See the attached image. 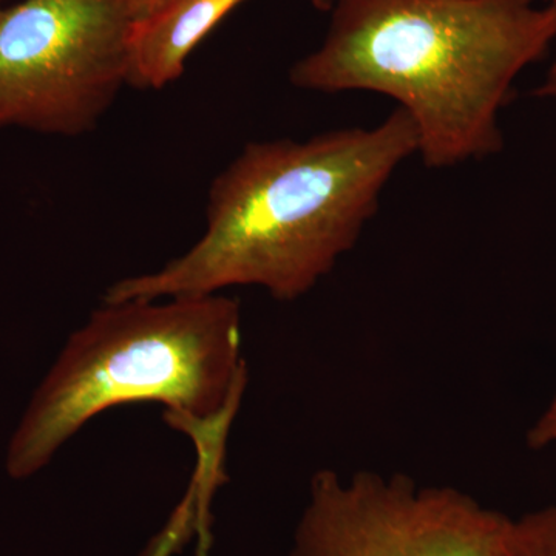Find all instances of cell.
I'll list each match as a JSON object with an SVG mask.
<instances>
[{
  "label": "cell",
  "mask_w": 556,
  "mask_h": 556,
  "mask_svg": "<svg viewBox=\"0 0 556 556\" xmlns=\"http://www.w3.org/2000/svg\"><path fill=\"white\" fill-rule=\"evenodd\" d=\"M415 153L416 126L401 108L371 129L249 142L212 181L200 240L159 270L110 285L102 302L233 287L303 298L356 247L387 182Z\"/></svg>",
  "instance_id": "obj_1"
},
{
  "label": "cell",
  "mask_w": 556,
  "mask_h": 556,
  "mask_svg": "<svg viewBox=\"0 0 556 556\" xmlns=\"http://www.w3.org/2000/svg\"><path fill=\"white\" fill-rule=\"evenodd\" d=\"M325 39L292 86L372 91L397 101L430 169L495 155L500 112L522 72L556 40L540 0H334Z\"/></svg>",
  "instance_id": "obj_2"
},
{
  "label": "cell",
  "mask_w": 556,
  "mask_h": 556,
  "mask_svg": "<svg viewBox=\"0 0 556 556\" xmlns=\"http://www.w3.org/2000/svg\"><path fill=\"white\" fill-rule=\"evenodd\" d=\"M248 386L241 308L228 295L104 302L70 336L7 453L10 477L42 470L93 417L156 402L190 420L232 419Z\"/></svg>",
  "instance_id": "obj_3"
},
{
  "label": "cell",
  "mask_w": 556,
  "mask_h": 556,
  "mask_svg": "<svg viewBox=\"0 0 556 556\" xmlns=\"http://www.w3.org/2000/svg\"><path fill=\"white\" fill-rule=\"evenodd\" d=\"M130 0H21L0 13V129L80 137L129 86Z\"/></svg>",
  "instance_id": "obj_4"
},
{
  "label": "cell",
  "mask_w": 556,
  "mask_h": 556,
  "mask_svg": "<svg viewBox=\"0 0 556 556\" xmlns=\"http://www.w3.org/2000/svg\"><path fill=\"white\" fill-rule=\"evenodd\" d=\"M511 518L407 475L318 470L289 556H500Z\"/></svg>",
  "instance_id": "obj_5"
},
{
  "label": "cell",
  "mask_w": 556,
  "mask_h": 556,
  "mask_svg": "<svg viewBox=\"0 0 556 556\" xmlns=\"http://www.w3.org/2000/svg\"><path fill=\"white\" fill-rule=\"evenodd\" d=\"M247 0H152L135 16L129 86L160 90L182 75L201 40Z\"/></svg>",
  "instance_id": "obj_6"
},
{
  "label": "cell",
  "mask_w": 556,
  "mask_h": 556,
  "mask_svg": "<svg viewBox=\"0 0 556 556\" xmlns=\"http://www.w3.org/2000/svg\"><path fill=\"white\" fill-rule=\"evenodd\" d=\"M500 556H556V506L511 519Z\"/></svg>",
  "instance_id": "obj_7"
},
{
  "label": "cell",
  "mask_w": 556,
  "mask_h": 556,
  "mask_svg": "<svg viewBox=\"0 0 556 556\" xmlns=\"http://www.w3.org/2000/svg\"><path fill=\"white\" fill-rule=\"evenodd\" d=\"M556 444V394L551 404L538 417L527 433V445L532 450H543Z\"/></svg>",
  "instance_id": "obj_8"
},
{
  "label": "cell",
  "mask_w": 556,
  "mask_h": 556,
  "mask_svg": "<svg viewBox=\"0 0 556 556\" xmlns=\"http://www.w3.org/2000/svg\"><path fill=\"white\" fill-rule=\"evenodd\" d=\"M190 515L188 508L185 511H179L177 518H175L174 525L169 526L166 533H163L159 538L155 544L150 547L148 556H169L170 552L178 546L179 541L182 540V535L188 532Z\"/></svg>",
  "instance_id": "obj_9"
},
{
  "label": "cell",
  "mask_w": 556,
  "mask_h": 556,
  "mask_svg": "<svg viewBox=\"0 0 556 556\" xmlns=\"http://www.w3.org/2000/svg\"><path fill=\"white\" fill-rule=\"evenodd\" d=\"M535 97L552 98V100H556V62L551 65L546 78H544L543 83L538 86Z\"/></svg>",
  "instance_id": "obj_10"
},
{
  "label": "cell",
  "mask_w": 556,
  "mask_h": 556,
  "mask_svg": "<svg viewBox=\"0 0 556 556\" xmlns=\"http://www.w3.org/2000/svg\"><path fill=\"white\" fill-rule=\"evenodd\" d=\"M131 7H134L135 16H138L141 11H144L150 5L152 0H130Z\"/></svg>",
  "instance_id": "obj_11"
},
{
  "label": "cell",
  "mask_w": 556,
  "mask_h": 556,
  "mask_svg": "<svg viewBox=\"0 0 556 556\" xmlns=\"http://www.w3.org/2000/svg\"><path fill=\"white\" fill-rule=\"evenodd\" d=\"M313 3L317 10L329 11V10H331V7H332V3H334V0H313Z\"/></svg>",
  "instance_id": "obj_12"
},
{
  "label": "cell",
  "mask_w": 556,
  "mask_h": 556,
  "mask_svg": "<svg viewBox=\"0 0 556 556\" xmlns=\"http://www.w3.org/2000/svg\"><path fill=\"white\" fill-rule=\"evenodd\" d=\"M544 5L552 7L556 11V0H540Z\"/></svg>",
  "instance_id": "obj_13"
},
{
  "label": "cell",
  "mask_w": 556,
  "mask_h": 556,
  "mask_svg": "<svg viewBox=\"0 0 556 556\" xmlns=\"http://www.w3.org/2000/svg\"><path fill=\"white\" fill-rule=\"evenodd\" d=\"M3 3H5V0H0V13H2V10L5 9V7H3Z\"/></svg>",
  "instance_id": "obj_14"
}]
</instances>
